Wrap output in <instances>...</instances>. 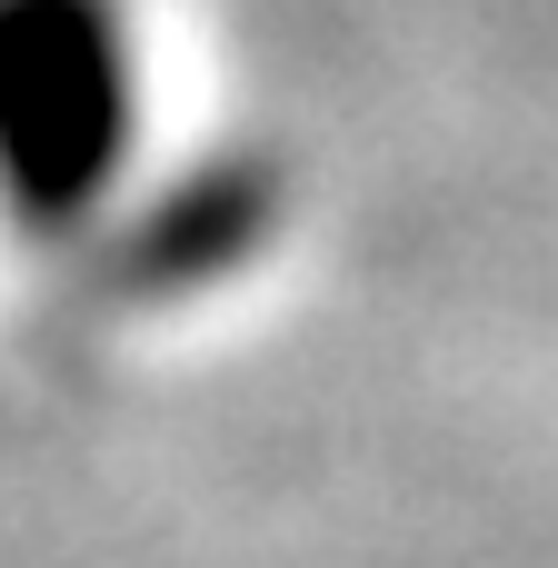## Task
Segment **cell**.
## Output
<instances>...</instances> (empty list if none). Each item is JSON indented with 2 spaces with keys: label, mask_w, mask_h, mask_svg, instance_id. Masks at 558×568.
<instances>
[{
  "label": "cell",
  "mask_w": 558,
  "mask_h": 568,
  "mask_svg": "<svg viewBox=\"0 0 558 568\" xmlns=\"http://www.w3.org/2000/svg\"><path fill=\"white\" fill-rule=\"evenodd\" d=\"M140 140V40L120 0H0V210L80 240Z\"/></svg>",
  "instance_id": "1"
},
{
  "label": "cell",
  "mask_w": 558,
  "mask_h": 568,
  "mask_svg": "<svg viewBox=\"0 0 558 568\" xmlns=\"http://www.w3.org/2000/svg\"><path fill=\"white\" fill-rule=\"evenodd\" d=\"M270 220H280V180H270L260 160H200V170H180V180L140 210V230L120 240V280H130L140 300L200 290V280L240 270V260L270 240Z\"/></svg>",
  "instance_id": "2"
}]
</instances>
